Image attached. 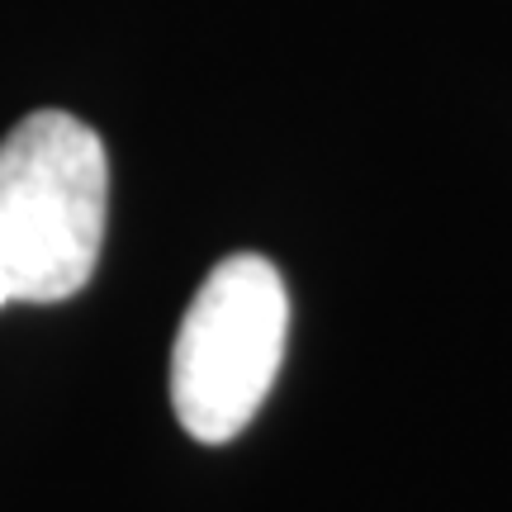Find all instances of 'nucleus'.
Masks as SVG:
<instances>
[{
    "label": "nucleus",
    "mask_w": 512,
    "mask_h": 512,
    "mask_svg": "<svg viewBox=\"0 0 512 512\" xmlns=\"http://www.w3.org/2000/svg\"><path fill=\"white\" fill-rule=\"evenodd\" d=\"M110 162L95 128L38 110L0 143V309L62 304L95 275Z\"/></svg>",
    "instance_id": "nucleus-1"
},
{
    "label": "nucleus",
    "mask_w": 512,
    "mask_h": 512,
    "mask_svg": "<svg viewBox=\"0 0 512 512\" xmlns=\"http://www.w3.org/2000/svg\"><path fill=\"white\" fill-rule=\"evenodd\" d=\"M290 294L266 256L219 261L181 318L171 347V408L204 446L233 441L266 403L285 356Z\"/></svg>",
    "instance_id": "nucleus-2"
}]
</instances>
